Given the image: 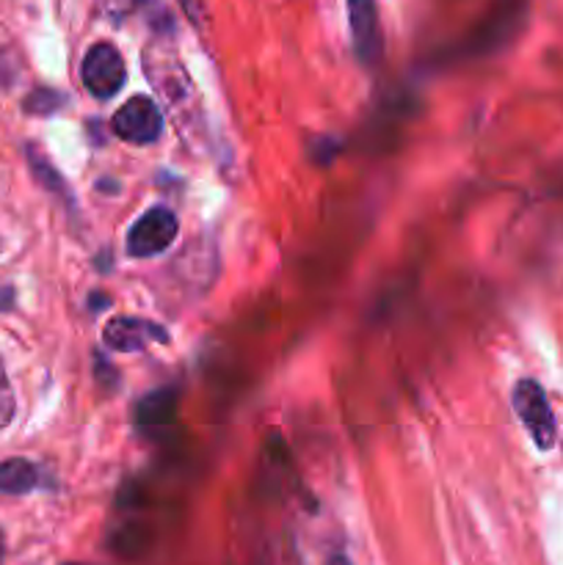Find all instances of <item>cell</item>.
<instances>
[{"label": "cell", "instance_id": "3", "mask_svg": "<svg viewBox=\"0 0 563 565\" xmlns=\"http://www.w3.org/2000/svg\"><path fill=\"white\" fill-rule=\"evenodd\" d=\"M180 224L177 215L166 207H149L127 232V254L132 259L158 257L174 243Z\"/></svg>", "mask_w": 563, "mask_h": 565}, {"label": "cell", "instance_id": "12", "mask_svg": "<svg viewBox=\"0 0 563 565\" xmlns=\"http://www.w3.org/2000/svg\"><path fill=\"white\" fill-rule=\"evenodd\" d=\"M182 9H185L188 20L196 22V25H202L204 20V0H180Z\"/></svg>", "mask_w": 563, "mask_h": 565}, {"label": "cell", "instance_id": "13", "mask_svg": "<svg viewBox=\"0 0 563 565\" xmlns=\"http://www.w3.org/2000/svg\"><path fill=\"white\" fill-rule=\"evenodd\" d=\"M88 301H92V309H94V312H99V309L108 307L110 298H108V296H99V292H92V296H88Z\"/></svg>", "mask_w": 563, "mask_h": 565}, {"label": "cell", "instance_id": "4", "mask_svg": "<svg viewBox=\"0 0 563 565\" xmlns=\"http://www.w3.org/2000/svg\"><path fill=\"white\" fill-rule=\"evenodd\" d=\"M110 127H114V132L121 141L144 147V143H152L160 138V132H163V114L155 105V99L136 94V97H130L116 110Z\"/></svg>", "mask_w": 563, "mask_h": 565}, {"label": "cell", "instance_id": "9", "mask_svg": "<svg viewBox=\"0 0 563 565\" xmlns=\"http://www.w3.org/2000/svg\"><path fill=\"white\" fill-rule=\"evenodd\" d=\"M61 103H64L61 94L47 92V88H39V92H33L31 97L25 99V110H31V114H50V110L61 108Z\"/></svg>", "mask_w": 563, "mask_h": 565}, {"label": "cell", "instance_id": "5", "mask_svg": "<svg viewBox=\"0 0 563 565\" xmlns=\"http://www.w3.org/2000/svg\"><path fill=\"white\" fill-rule=\"evenodd\" d=\"M348 22H351L353 53L359 55L364 66H375L384 53V39H381L379 6L375 0H348Z\"/></svg>", "mask_w": 563, "mask_h": 565}, {"label": "cell", "instance_id": "15", "mask_svg": "<svg viewBox=\"0 0 563 565\" xmlns=\"http://www.w3.org/2000/svg\"><path fill=\"white\" fill-rule=\"evenodd\" d=\"M326 565H353L351 561H348L346 555H331L329 561H326Z\"/></svg>", "mask_w": 563, "mask_h": 565}, {"label": "cell", "instance_id": "11", "mask_svg": "<svg viewBox=\"0 0 563 565\" xmlns=\"http://www.w3.org/2000/svg\"><path fill=\"white\" fill-rule=\"evenodd\" d=\"M28 158H31V166H33V171H36V177H39V180L44 182V185H47V188H53V191H64V180H61V177L55 174V171H53V166H50L47 160L36 158V152H28Z\"/></svg>", "mask_w": 563, "mask_h": 565}, {"label": "cell", "instance_id": "2", "mask_svg": "<svg viewBox=\"0 0 563 565\" xmlns=\"http://www.w3.org/2000/svg\"><path fill=\"white\" fill-rule=\"evenodd\" d=\"M81 81L88 94L97 99H110L121 92L127 81V66L119 50L110 42H97L88 47L81 64Z\"/></svg>", "mask_w": 563, "mask_h": 565}, {"label": "cell", "instance_id": "14", "mask_svg": "<svg viewBox=\"0 0 563 565\" xmlns=\"http://www.w3.org/2000/svg\"><path fill=\"white\" fill-rule=\"evenodd\" d=\"M11 298H14V292H11V290H0V309L11 307Z\"/></svg>", "mask_w": 563, "mask_h": 565}, {"label": "cell", "instance_id": "10", "mask_svg": "<svg viewBox=\"0 0 563 565\" xmlns=\"http://www.w3.org/2000/svg\"><path fill=\"white\" fill-rule=\"evenodd\" d=\"M14 419V392H11L9 375H6L3 362H0V428Z\"/></svg>", "mask_w": 563, "mask_h": 565}, {"label": "cell", "instance_id": "7", "mask_svg": "<svg viewBox=\"0 0 563 565\" xmlns=\"http://www.w3.org/2000/svg\"><path fill=\"white\" fill-rule=\"evenodd\" d=\"M177 401H180V395L171 386L149 392L136 406V428L147 436L169 430L177 419Z\"/></svg>", "mask_w": 563, "mask_h": 565}, {"label": "cell", "instance_id": "6", "mask_svg": "<svg viewBox=\"0 0 563 565\" xmlns=\"http://www.w3.org/2000/svg\"><path fill=\"white\" fill-rule=\"evenodd\" d=\"M169 340L171 337L163 326L144 318H114L103 329L105 345L119 353H136L141 348H147V342H163L166 345Z\"/></svg>", "mask_w": 563, "mask_h": 565}, {"label": "cell", "instance_id": "17", "mask_svg": "<svg viewBox=\"0 0 563 565\" xmlns=\"http://www.w3.org/2000/svg\"><path fill=\"white\" fill-rule=\"evenodd\" d=\"M64 565H81V563H64Z\"/></svg>", "mask_w": 563, "mask_h": 565}, {"label": "cell", "instance_id": "16", "mask_svg": "<svg viewBox=\"0 0 563 565\" xmlns=\"http://www.w3.org/2000/svg\"><path fill=\"white\" fill-rule=\"evenodd\" d=\"M0 563H3V535H0Z\"/></svg>", "mask_w": 563, "mask_h": 565}, {"label": "cell", "instance_id": "8", "mask_svg": "<svg viewBox=\"0 0 563 565\" xmlns=\"http://www.w3.org/2000/svg\"><path fill=\"white\" fill-rule=\"evenodd\" d=\"M39 469L25 458H9L0 461V494H28L36 489Z\"/></svg>", "mask_w": 563, "mask_h": 565}, {"label": "cell", "instance_id": "1", "mask_svg": "<svg viewBox=\"0 0 563 565\" xmlns=\"http://www.w3.org/2000/svg\"><path fill=\"white\" fill-rule=\"evenodd\" d=\"M513 412L519 414V423L528 428L539 450H552L555 447V417H552L550 401L539 381L522 379L513 386Z\"/></svg>", "mask_w": 563, "mask_h": 565}]
</instances>
